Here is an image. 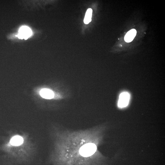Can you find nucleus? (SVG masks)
Returning <instances> with one entry per match:
<instances>
[{
  "mask_svg": "<svg viewBox=\"0 0 165 165\" xmlns=\"http://www.w3.org/2000/svg\"><path fill=\"white\" fill-rule=\"evenodd\" d=\"M51 159L55 165H92L98 155V131L52 129Z\"/></svg>",
  "mask_w": 165,
  "mask_h": 165,
  "instance_id": "1",
  "label": "nucleus"
},
{
  "mask_svg": "<svg viewBox=\"0 0 165 165\" xmlns=\"http://www.w3.org/2000/svg\"><path fill=\"white\" fill-rule=\"evenodd\" d=\"M8 147L14 162H26L33 156L35 146L26 134L14 133L11 137Z\"/></svg>",
  "mask_w": 165,
  "mask_h": 165,
  "instance_id": "2",
  "label": "nucleus"
},
{
  "mask_svg": "<svg viewBox=\"0 0 165 165\" xmlns=\"http://www.w3.org/2000/svg\"><path fill=\"white\" fill-rule=\"evenodd\" d=\"M130 98V94L128 92H124L121 93L119 97L118 107L120 108L127 107L129 104Z\"/></svg>",
  "mask_w": 165,
  "mask_h": 165,
  "instance_id": "3",
  "label": "nucleus"
},
{
  "mask_svg": "<svg viewBox=\"0 0 165 165\" xmlns=\"http://www.w3.org/2000/svg\"><path fill=\"white\" fill-rule=\"evenodd\" d=\"M32 33L31 30L29 27L27 26H22L19 29L17 36L19 39H27L32 35Z\"/></svg>",
  "mask_w": 165,
  "mask_h": 165,
  "instance_id": "4",
  "label": "nucleus"
},
{
  "mask_svg": "<svg viewBox=\"0 0 165 165\" xmlns=\"http://www.w3.org/2000/svg\"><path fill=\"white\" fill-rule=\"evenodd\" d=\"M40 94L41 97L47 99H52L54 96L53 92L51 90L48 89L41 90Z\"/></svg>",
  "mask_w": 165,
  "mask_h": 165,
  "instance_id": "5",
  "label": "nucleus"
},
{
  "mask_svg": "<svg viewBox=\"0 0 165 165\" xmlns=\"http://www.w3.org/2000/svg\"><path fill=\"white\" fill-rule=\"evenodd\" d=\"M137 33L136 30L134 29L131 30L126 34L125 40L126 42L130 43L132 42L135 38Z\"/></svg>",
  "mask_w": 165,
  "mask_h": 165,
  "instance_id": "6",
  "label": "nucleus"
},
{
  "mask_svg": "<svg viewBox=\"0 0 165 165\" xmlns=\"http://www.w3.org/2000/svg\"><path fill=\"white\" fill-rule=\"evenodd\" d=\"M93 10L91 8H89L87 11L84 20V22L86 24H88L92 20Z\"/></svg>",
  "mask_w": 165,
  "mask_h": 165,
  "instance_id": "7",
  "label": "nucleus"
}]
</instances>
